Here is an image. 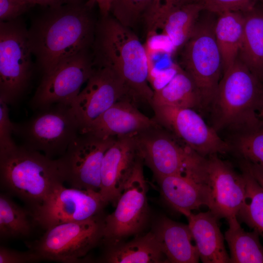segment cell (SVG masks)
<instances>
[{"mask_svg": "<svg viewBox=\"0 0 263 263\" xmlns=\"http://www.w3.org/2000/svg\"><path fill=\"white\" fill-rule=\"evenodd\" d=\"M92 3L90 0L51 8L28 30L32 53L43 75L92 45L96 29L89 7Z\"/></svg>", "mask_w": 263, "mask_h": 263, "instance_id": "obj_1", "label": "cell"}, {"mask_svg": "<svg viewBox=\"0 0 263 263\" xmlns=\"http://www.w3.org/2000/svg\"><path fill=\"white\" fill-rule=\"evenodd\" d=\"M95 31L94 63L108 66L124 81L131 98L150 104L154 91L148 81L146 47L114 18H102Z\"/></svg>", "mask_w": 263, "mask_h": 263, "instance_id": "obj_2", "label": "cell"}, {"mask_svg": "<svg viewBox=\"0 0 263 263\" xmlns=\"http://www.w3.org/2000/svg\"><path fill=\"white\" fill-rule=\"evenodd\" d=\"M0 181L6 193L21 200L31 212L65 178L59 158L17 145L0 151Z\"/></svg>", "mask_w": 263, "mask_h": 263, "instance_id": "obj_3", "label": "cell"}, {"mask_svg": "<svg viewBox=\"0 0 263 263\" xmlns=\"http://www.w3.org/2000/svg\"><path fill=\"white\" fill-rule=\"evenodd\" d=\"M262 93L261 79L238 57L223 71L211 106L212 127L239 131L258 123Z\"/></svg>", "mask_w": 263, "mask_h": 263, "instance_id": "obj_4", "label": "cell"}, {"mask_svg": "<svg viewBox=\"0 0 263 263\" xmlns=\"http://www.w3.org/2000/svg\"><path fill=\"white\" fill-rule=\"evenodd\" d=\"M134 137L139 158L156 179L184 175L206 184L207 158L158 124L134 134Z\"/></svg>", "mask_w": 263, "mask_h": 263, "instance_id": "obj_5", "label": "cell"}, {"mask_svg": "<svg viewBox=\"0 0 263 263\" xmlns=\"http://www.w3.org/2000/svg\"><path fill=\"white\" fill-rule=\"evenodd\" d=\"M214 24L209 20L197 21L191 35L182 47L181 67L198 88L202 108L211 106L223 71Z\"/></svg>", "mask_w": 263, "mask_h": 263, "instance_id": "obj_6", "label": "cell"}, {"mask_svg": "<svg viewBox=\"0 0 263 263\" xmlns=\"http://www.w3.org/2000/svg\"><path fill=\"white\" fill-rule=\"evenodd\" d=\"M28 31L17 19L0 21V99L14 105L28 88L33 72Z\"/></svg>", "mask_w": 263, "mask_h": 263, "instance_id": "obj_7", "label": "cell"}, {"mask_svg": "<svg viewBox=\"0 0 263 263\" xmlns=\"http://www.w3.org/2000/svg\"><path fill=\"white\" fill-rule=\"evenodd\" d=\"M104 218L101 213L85 220L51 227L35 242L31 249L42 260L79 263L102 240Z\"/></svg>", "mask_w": 263, "mask_h": 263, "instance_id": "obj_8", "label": "cell"}, {"mask_svg": "<svg viewBox=\"0 0 263 263\" xmlns=\"http://www.w3.org/2000/svg\"><path fill=\"white\" fill-rule=\"evenodd\" d=\"M143 164L139 157L116 202L115 209L104 218L102 240L106 246L117 244L137 234L146 224L149 207Z\"/></svg>", "mask_w": 263, "mask_h": 263, "instance_id": "obj_9", "label": "cell"}, {"mask_svg": "<svg viewBox=\"0 0 263 263\" xmlns=\"http://www.w3.org/2000/svg\"><path fill=\"white\" fill-rule=\"evenodd\" d=\"M42 111L24 125H18L16 134L21 135L27 149L51 159L60 157L79 134L78 123L70 106L58 104Z\"/></svg>", "mask_w": 263, "mask_h": 263, "instance_id": "obj_10", "label": "cell"}, {"mask_svg": "<svg viewBox=\"0 0 263 263\" xmlns=\"http://www.w3.org/2000/svg\"><path fill=\"white\" fill-rule=\"evenodd\" d=\"M156 123L200 155L225 154L232 150L195 109L152 106Z\"/></svg>", "mask_w": 263, "mask_h": 263, "instance_id": "obj_11", "label": "cell"}, {"mask_svg": "<svg viewBox=\"0 0 263 263\" xmlns=\"http://www.w3.org/2000/svg\"><path fill=\"white\" fill-rule=\"evenodd\" d=\"M87 51L64 59L43 75L30 101L33 109L43 110L55 104L71 106L94 69V60Z\"/></svg>", "mask_w": 263, "mask_h": 263, "instance_id": "obj_12", "label": "cell"}, {"mask_svg": "<svg viewBox=\"0 0 263 263\" xmlns=\"http://www.w3.org/2000/svg\"><path fill=\"white\" fill-rule=\"evenodd\" d=\"M105 204L99 192L63 184L31 211L36 225L46 230L63 223L85 220L102 213Z\"/></svg>", "mask_w": 263, "mask_h": 263, "instance_id": "obj_13", "label": "cell"}, {"mask_svg": "<svg viewBox=\"0 0 263 263\" xmlns=\"http://www.w3.org/2000/svg\"><path fill=\"white\" fill-rule=\"evenodd\" d=\"M96 65L85 87L70 106L78 123L80 134H84L100 115L116 102L125 97L131 98L124 81L113 69L103 65Z\"/></svg>", "mask_w": 263, "mask_h": 263, "instance_id": "obj_14", "label": "cell"}, {"mask_svg": "<svg viewBox=\"0 0 263 263\" xmlns=\"http://www.w3.org/2000/svg\"><path fill=\"white\" fill-rule=\"evenodd\" d=\"M116 138L79 133L59 158L65 182L72 188L99 192L102 159Z\"/></svg>", "mask_w": 263, "mask_h": 263, "instance_id": "obj_15", "label": "cell"}, {"mask_svg": "<svg viewBox=\"0 0 263 263\" xmlns=\"http://www.w3.org/2000/svg\"><path fill=\"white\" fill-rule=\"evenodd\" d=\"M206 158L207 206L218 219L227 220L237 217L246 195L245 182L242 173L237 172L218 154Z\"/></svg>", "mask_w": 263, "mask_h": 263, "instance_id": "obj_16", "label": "cell"}, {"mask_svg": "<svg viewBox=\"0 0 263 263\" xmlns=\"http://www.w3.org/2000/svg\"><path fill=\"white\" fill-rule=\"evenodd\" d=\"M138 158L134 135L116 137L107 150L101 163L99 191L105 205L115 206Z\"/></svg>", "mask_w": 263, "mask_h": 263, "instance_id": "obj_17", "label": "cell"}, {"mask_svg": "<svg viewBox=\"0 0 263 263\" xmlns=\"http://www.w3.org/2000/svg\"><path fill=\"white\" fill-rule=\"evenodd\" d=\"M134 102L125 97L100 115L84 134L100 138L134 135L158 125L154 119L142 113Z\"/></svg>", "mask_w": 263, "mask_h": 263, "instance_id": "obj_18", "label": "cell"}, {"mask_svg": "<svg viewBox=\"0 0 263 263\" xmlns=\"http://www.w3.org/2000/svg\"><path fill=\"white\" fill-rule=\"evenodd\" d=\"M152 231L160 244L166 263L199 262L197 248L188 225L163 216L157 220Z\"/></svg>", "mask_w": 263, "mask_h": 263, "instance_id": "obj_19", "label": "cell"}, {"mask_svg": "<svg viewBox=\"0 0 263 263\" xmlns=\"http://www.w3.org/2000/svg\"><path fill=\"white\" fill-rule=\"evenodd\" d=\"M184 215L188 220L200 260L204 263H230L218 219L209 210L196 214L188 212Z\"/></svg>", "mask_w": 263, "mask_h": 263, "instance_id": "obj_20", "label": "cell"}, {"mask_svg": "<svg viewBox=\"0 0 263 263\" xmlns=\"http://www.w3.org/2000/svg\"><path fill=\"white\" fill-rule=\"evenodd\" d=\"M156 179L164 199L182 214L207 206V186L196 179L184 175H172Z\"/></svg>", "mask_w": 263, "mask_h": 263, "instance_id": "obj_21", "label": "cell"}, {"mask_svg": "<svg viewBox=\"0 0 263 263\" xmlns=\"http://www.w3.org/2000/svg\"><path fill=\"white\" fill-rule=\"evenodd\" d=\"M108 263H166L156 237L150 231L128 242L106 246L100 260Z\"/></svg>", "mask_w": 263, "mask_h": 263, "instance_id": "obj_22", "label": "cell"}, {"mask_svg": "<svg viewBox=\"0 0 263 263\" xmlns=\"http://www.w3.org/2000/svg\"><path fill=\"white\" fill-rule=\"evenodd\" d=\"M203 9L199 0H185L166 14L159 30L175 50L182 47L190 38Z\"/></svg>", "mask_w": 263, "mask_h": 263, "instance_id": "obj_23", "label": "cell"}, {"mask_svg": "<svg viewBox=\"0 0 263 263\" xmlns=\"http://www.w3.org/2000/svg\"><path fill=\"white\" fill-rule=\"evenodd\" d=\"M242 12L244 35L238 57L261 80L263 75V9L252 7Z\"/></svg>", "mask_w": 263, "mask_h": 263, "instance_id": "obj_24", "label": "cell"}, {"mask_svg": "<svg viewBox=\"0 0 263 263\" xmlns=\"http://www.w3.org/2000/svg\"><path fill=\"white\" fill-rule=\"evenodd\" d=\"M219 14L214 24V34L224 71L238 58L244 35V16L240 11H225Z\"/></svg>", "mask_w": 263, "mask_h": 263, "instance_id": "obj_25", "label": "cell"}, {"mask_svg": "<svg viewBox=\"0 0 263 263\" xmlns=\"http://www.w3.org/2000/svg\"><path fill=\"white\" fill-rule=\"evenodd\" d=\"M151 106H168L195 109L202 108L201 97L195 84L181 68L161 89L154 91Z\"/></svg>", "mask_w": 263, "mask_h": 263, "instance_id": "obj_26", "label": "cell"}, {"mask_svg": "<svg viewBox=\"0 0 263 263\" xmlns=\"http://www.w3.org/2000/svg\"><path fill=\"white\" fill-rule=\"evenodd\" d=\"M227 221L229 227L225 239L230 250V263H263V246L259 234L245 231L237 217Z\"/></svg>", "mask_w": 263, "mask_h": 263, "instance_id": "obj_27", "label": "cell"}, {"mask_svg": "<svg viewBox=\"0 0 263 263\" xmlns=\"http://www.w3.org/2000/svg\"><path fill=\"white\" fill-rule=\"evenodd\" d=\"M10 196L6 193L0 195V238L7 240L28 236L36 225L32 213Z\"/></svg>", "mask_w": 263, "mask_h": 263, "instance_id": "obj_28", "label": "cell"}, {"mask_svg": "<svg viewBox=\"0 0 263 263\" xmlns=\"http://www.w3.org/2000/svg\"><path fill=\"white\" fill-rule=\"evenodd\" d=\"M246 186V195L237 217L263 238V188L241 164Z\"/></svg>", "mask_w": 263, "mask_h": 263, "instance_id": "obj_29", "label": "cell"}, {"mask_svg": "<svg viewBox=\"0 0 263 263\" xmlns=\"http://www.w3.org/2000/svg\"><path fill=\"white\" fill-rule=\"evenodd\" d=\"M146 47L148 64V81L153 91L166 85L181 69L179 64L169 61L173 52L163 46L149 44Z\"/></svg>", "mask_w": 263, "mask_h": 263, "instance_id": "obj_30", "label": "cell"}, {"mask_svg": "<svg viewBox=\"0 0 263 263\" xmlns=\"http://www.w3.org/2000/svg\"><path fill=\"white\" fill-rule=\"evenodd\" d=\"M231 145L242 160L263 168V122L239 131Z\"/></svg>", "mask_w": 263, "mask_h": 263, "instance_id": "obj_31", "label": "cell"}, {"mask_svg": "<svg viewBox=\"0 0 263 263\" xmlns=\"http://www.w3.org/2000/svg\"><path fill=\"white\" fill-rule=\"evenodd\" d=\"M153 0H115L111 11L117 21L131 28L143 17Z\"/></svg>", "mask_w": 263, "mask_h": 263, "instance_id": "obj_32", "label": "cell"}, {"mask_svg": "<svg viewBox=\"0 0 263 263\" xmlns=\"http://www.w3.org/2000/svg\"><path fill=\"white\" fill-rule=\"evenodd\" d=\"M185 0H153L143 17L147 25L148 36L156 34L168 11Z\"/></svg>", "mask_w": 263, "mask_h": 263, "instance_id": "obj_33", "label": "cell"}, {"mask_svg": "<svg viewBox=\"0 0 263 263\" xmlns=\"http://www.w3.org/2000/svg\"><path fill=\"white\" fill-rule=\"evenodd\" d=\"M18 125L11 122L9 116L8 104L0 99V151L14 148L17 146L12 135L16 134Z\"/></svg>", "mask_w": 263, "mask_h": 263, "instance_id": "obj_34", "label": "cell"}, {"mask_svg": "<svg viewBox=\"0 0 263 263\" xmlns=\"http://www.w3.org/2000/svg\"><path fill=\"white\" fill-rule=\"evenodd\" d=\"M257 0H199L203 9L220 14L225 11L244 12L253 7Z\"/></svg>", "mask_w": 263, "mask_h": 263, "instance_id": "obj_35", "label": "cell"}, {"mask_svg": "<svg viewBox=\"0 0 263 263\" xmlns=\"http://www.w3.org/2000/svg\"><path fill=\"white\" fill-rule=\"evenodd\" d=\"M42 261L34 250L19 251L1 245L0 263H31Z\"/></svg>", "mask_w": 263, "mask_h": 263, "instance_id": "obj_36", "label": "cell"}, {"mask_svg": "<svg viewBox=\"0 0 263 263\" xmlns=\"http://www.w3.org/2000/svg\"><path fill=\"white\" fill-rule=\"evenodd\" d=\"M34 5L28 0H0V21L16 19Z\"/></svg>", "mask_w": 263, "mask_h": 263, "instance_id": "obj_37", "label": "cell"}, {"mask_svg": "<svg viewBox=\"0 0 263 263\" xmlns=\"http://www.w3.org/2000/svg\"><path fill=\"white\" fill-rule=\"evenodd\" d=\"M241 164L246 168L263 188V168L244 160Z\"/></svg>", "mask_w": 263, "mask_h": 263, "instance_id": "obj_38", "label": "cell"}, {"mask_svg": "<svg viewBox=\"0 0 263 263\" xmlns=\"http://www.w3.org/2000/svg\"><path fill=\"white\" fill-rule=\"evenodd\" d=\"M35 5L48 6L51 8H56L66 4L80 2V0H28Z\"/></svg>", "mask_w": 263, "mask_h": 263, "instance_id": "obj_39", "label": "cell"}, {"mask_svg": "<svg viewBox=\"0 0 263 263\" xmlns=\"http://www.w3.org/2000/svg\"><path fill=\"white\" fill-rule=\"evenodd\" d=\"M98 5L102 18L109 16L115 0H91Z\"/></svg>", "mask_w": 263, "mask_h": 263, "instance_id": "obj_40", "label": "cell"}, {"mask_svg": "<svg viewBox=\"0 0 263 263\" xmlns=\"http://www.w3.org/2000/svg\"><path fill=\"white\" fill-rule=\"evenodd\" d=\"M261 81L263 86V93L258 110V116L259 120L261 122H263V75L261 78Z\"/></svg>", "mask_w": 263, "mask_h": 263, "instance_id": "obj_41", "label": "cell"}]
</instances>
